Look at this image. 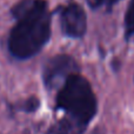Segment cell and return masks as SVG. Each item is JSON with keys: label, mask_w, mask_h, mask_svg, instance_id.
<instances>
[{"label": "cell", "mask_w": 134, "mask_h": 134, "mask_svg": "<svg viewBox=\"0 0 134 134\" xmlns=\"http://www.w3.org/2000/svg\"><path fill=\"white\" fill-rule=\"evenodd\" d=\"M60 28L69 38H81L87 30V18L83 8L75 1H68L58 8Z\"/></svg>", "instance_id": "4"}, {"label": "cell", "mask_w": 134, "mask_h": 134, "mask_svg": "<svg viewBox=\"0 0 134 134\" xmlns=\"http://www.w3.org/2000/svg\"><path fill=\"white\" fill-rule=\"evenodd\" d=\"M74 73H79V66L75 60L67 54H58L45 64L42 79L46 87L57 88Z\"/></svg>", "instance_id": "3"}, {"label": "cell", "mask_w": 134, "mask_h": 134, "mask_svg": "<svg viewBox=\"0 0 134 134\" xmlns=\"http://www.w3.org/2000/svg\"><path fill=\"white\" fill-rule=\"evenodd\" d=\"M134 35V0H131L125 14V37L130 39Z\"/></svg>", "instance_id": "5"}, {"label": "cell", "mask_w": 134, "mask_h": 134, "mask_svg": "<svg viewBox=\"0 0 134 134\" xmlns=\"http://www.w3.org/2000/svg\"><path fill=\"white\" fill-rule=\"evenodd\" d=\"M39 106V101H38L37 98H30L27 101L24 102L23 105V109L25 111H28V112H32V111H35Z\"/></svg>", "instance_id": "7"}, {"label": "cell", "mask_w": 134, "mask_h": 134, "mask_svg": "<svg viewBox=\"0 0 134 134\" xmlns=\"http://www.w3.org/2000/svg\"><path fill=\"white\" fill-rule=\"evenodd\" d=\"M61 116L48 134H82L98 111V101L90 82L79 73L66 79L57 97Z\"/></svg>", "instance_id": "2"}, {"label": "cell", "mask_w": 134, "mask_h": 134, "mask_svg": "<svg viewBox=\"0 0 134 134\" xmlns=\"http://www.w3.org/2000/svg\"><path fill=\"white\" fill-rule=\"evenodd\" d=\"M118 1L119 0H87L88 5H91L93 8H98V7H102V6L111 7Z\"/></svg>", "instance_id": "6"}, {"label": "cell", "mask_w": 134, "mask_h": 134, "mask_svg": "<svg viewBox=\"0 0 134 134\" xmlns=\"http://www.w3.org/2000/svg\"><path fill=\"white\" fill-rule=\"evenodd\" d=\"M16 24L8 37V51L25 60L38 54L51 37V15L45 0H21L12 9Z\"/></svg>", "instance_id": "1"}]
</instances>
